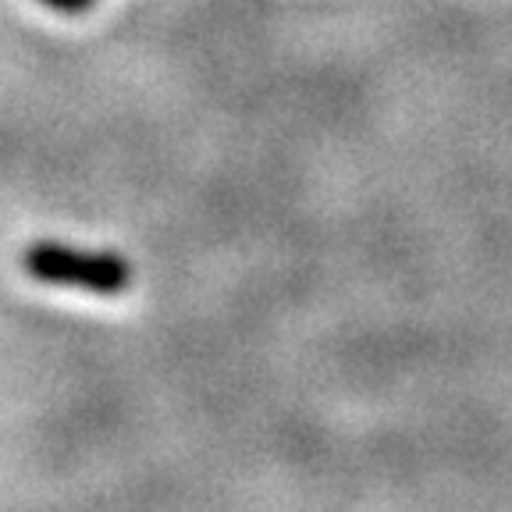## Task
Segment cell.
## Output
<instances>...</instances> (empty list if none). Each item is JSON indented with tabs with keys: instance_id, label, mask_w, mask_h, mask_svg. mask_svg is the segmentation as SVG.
I'll list each match as a JSON object with an SVG mask.
<instances>
[{
	"instance_id": "cell-1",
	"label": "cell",
	"mask_w": 512,
	"mask_h": 512,
	"mask_svg": "<svg viewBox=\"0 0 512 512\" xmlns=\"http://www.w3.org/2000/svg\"><path fill=\"white\" fill-rule=\"evenodd\" d=\"M22 271L43 285L79 288L93 296H121L132 285V264L107 249H75L64 242H32L22 249Z\"/></svg>"
},
{
	"instance_id": "cell-2",
	"label": "cell",
	"mask_w": 512,
	"mask_h": 512,
	"mask_svg": "<svg viewBox=\"0 0 512 512\" xmlns=\"http://www.w3.org/2000/svg\"><path fill=\"white\" fill-rule=\"evenodd\" d=\"M50 11H61V15H82L96 4V0H40Z\"/></svg>"
}]
</instances>
